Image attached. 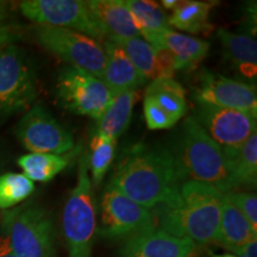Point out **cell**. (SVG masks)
I'll list each match as a JSON object with an SVG mask.
<instances>
[{"label":"cell","mask_w":257,"mask_h":257,"mask_svg":"<svg viewBox=\"0 0 257 257\" xmlns=\"http://www.w3.org/2000/svg\"><path fill=\"white\" fill-rule=\"evenodd\" d=\"M182 179L172 150L157 146L130 148L114 167L108 185L147 210L176 207Z\"/></svg>","instance_id":"6da1fadb"},{"label":"cell","mask_w":257,"mask_h":257,"mask_svg":"<svg viewBox=\"0 0 257 257\" xmlns=\"http://www.w3.org/2000/svg\"><path fill=\"white\" fill-rule=\"evenodd\" d=\"M181 202L176 207H156L152 211L156 229L179 238H188L204 246L216 243L219 230L223 193L202 182H182Z\"/></svg>","instance_id":"7a4b0ae2"},{"label":"cell","mask_w":257,"mask_h":257,"mask_svg":"<svg viewBox=\"0 0 257 257\" xmlns=\"http://www.w3.org/2000/svg\"><path fill=\"white\" fill-rule=\"evenodd\" d=\"M172 153L184 181L211 185L223 194L232 192L229 160L193 117L185 119Z\"/></svg>","instance_id":"3957f363"},{"label":"cell","mask_w":257,"mask_h":257,"mask_svg":"<svg viewBox=\"0 0 257 257\" xmlns=\"http://www.w3.org/2000/svg\"><path fill=\"white\" fill-rule=\"evenodd\" d=\"M62 230L68 257H91L98 224L96 204L88 173V155L80 159L78 182L64 202Z\"/></svg>","instance_id":"277c9868"},{"label":"cell","mask_w":257,"mask_h":257,"mask_svg":"<svg viewBox=\"0 0 257 257\" xmlns=\"http://www.w3.org/2000/svg\"><path fill=\"white\" fill-rule=\"evenodd\" d=\"M38 95L36 70L17 44L0 49V124L27 112Z\"/></svg>","instance_id":"5b68a950"},{"label":"cell","mask_w":257,"mask_h":257,"mask_svg":"<svg viewBox=\"0 0 257 257\" xmlns=\"http://www.w3.org/2000/svg\"><path fill=\"white\" fill-rule=\"evenodd\" d=\"M2 229L18 257H56L54 224L43 207L29 204L8 212Z\"/></svg>","instance_id":"8992f818"},{"label":"cell","mask_w":257,"mask_h":257,"mask_svg":"<svg viewBox=\"0 0 257 257\" xmlns=\"http://www.w3.org/2000/svg\"><path fill=\"white\" fill-rule=\"evenodd\" d=\"M35 34L40 46L54 56L101 80L105 68V50L100 42L64 28L38 25Z\"/></svg>","instance_id":"52a82bcc"},{"label":"cell","mask_w":257,"mask_h":257,"mask_svg":"<svg viewBox=\"0 0 257 257\" xmlns=\"http://www.w3.org/2000/svg\"><path fill=\"white\" fill-rule=\"evenodd\" d=\"M56 98L64 108L99 120L113 94L100 79L85 70L67 66L60 70L55 85Z\"/></svg>","instance_id":"ba28073f"},{"label":"cell","mask_w":257,"mask_h":257,"mask_svg":"<svg viewBox=\"0 0 257 257\" xmlns=\"http://www.w3.org/2000/svg\"><path fill=\"white\" fill-rule=\"evenodd\" d=\"M194 119L219 146L226 159L236 155L243 144L256 134V117L206 102H195Z\"/></svg>","instance_id":"9c48e42d"},{"label":"cell","mask_w":257,"mask_h":257,"mask_svg":"<svg viewBox=\"0 0 257 257\" xmlns=\"http://www.w3.org/2000/svg\"><path fill=\"white\" fill-rule=\"evenodd\" d=\"M155 227L152 211L125 197L112 186H106L100 201L98 227L100 236L108 239H127Z\"/></svg>","instance_id":"30bf717a"},{"label":"cell","mask_w":257,"mask_h":257,"mask_svg":"<svg viewBox=\"0 0 257 257\" xmlns=\"http://www.w3.org/2000/svg\"><path fill=\"white\" fill-rule=\"evenodd\" d=\"M22 15L43 27L64 28L81 32L104 42L106 38L89 12L86 2L80 0H25L19 4Z\"/></svg>","instance_id":"8fae6325"},{"label":"cell","mask_w":257,"mask_h":257,"mask_svg":"<svg viewBox=\"0 0 257 257\" xmlns=\"http://www.w3.org/2000/svg\"><path fill=\"white\" fill-rule=\"evenodd\" d=\"M15 135L30 154L64 155L74 149L73 134L41 105L25 112L16 125Z\"/></svg>","instance_id":"7c38bea8"},{"label":"cell","mask_w":257,"mask_h":257,"mask_svg":"<svg viewBox=\"0 0 257 257\" xmlns=\"http://www.w3.org/2000/svg\"><path fill=\"white\" fill-rule=\"evenodd\" d=\"M195 102H206L220 107L257 114L256 87L250 83L202 70L194 89Z\"/></svg>","instance_id":"4fadbf2b"},{"label":"cell","mask_w":257,"mask_h":257,"mask_svg":"<svg viewBox=\"0 0 257 257\" xmlns=\"http://www.w3.org/2000/svg\"><path fill=\"white\" fill-rule=\"evenodd\" d=\"M201 246L160 229H152L125 239L120 257H199Z\"/></svg>","instance_id":"5bb4252c"},{"label":"cell","mask_w":257,"mask_h":257,"mask_svg":"<svg viewBox=\"0 0 257 257\" xmlns=\"http://www.w3.org/2000/svg\"><path fill=\"white\" fill-rule=\"evenodd\" d=\"M86 5L106 40L121 41L141 36L125 0H89Z\"/></svg>","instance_id":"9a60e30c"},{"label":"cell","mask_w":257,"mask_h":257,"mask_svg":"<svg viewBox=\"0 0 257 257\" xmlns=\"http://www.w3.org/2000/svg\"><path fill=\"white\" fill-rule=\"evenodd\" d=\"M105 68L101 81L107 86L112 94L124 91H137L147 82V79L136 69L130 59L117 42L105 40Z\"/></svg>","instance_id":"2e32d148"},{"label":"cell","mask_w":257,"mask_h":257,"mask_svg":"<svg viewBox=\"0 0 257 257\" xmlns=\"http://www.w3.org/2000/svg\"><path fill=\"white\" fill-rule=\"evenodd\" d=\"M166 48L173 55L176 70H187L197 67L205 59L210 44L200 38L179 34L172 29L161 35L159 43L154 49Z\"/></svg>","instance_id":"e0dca14e"},{"label":"cell","mask_w":257,"mask_h":257,"mask_svg":"<svg viewBox=\"0 0 257 257\" xmlns=\"http://www.w3.org/2000/svg\"><path fill=\"white\" fill-rule=\"evenodd\" d=\"M253 238H257V231L252 229L242 212L231 204L223 194L219 230L216 243L234 253L244 244Z\"/></svg>","instance_id":"ac0fdd59"},{"label":"cell","mask_w":257,"mask_h":257,"mask_svg":"<svg viewBox=\"0 0 257 257\" xmlns=\"http://www.w3.org/2000/svg\"><path fill=\"white\" fill-rule=\"evenodd\" d=\"M125 4L130 10L141 37L155 48L161 35L170 29L165 10L150 0H125Z\"/></svg>","instance_id":"d6986e66"},{"label":"cell","mask_w":257,"mask_h":257,"mask_svg":"<svg viewBox=\"0 0 257 257\" xmlns=\"http://www.w3.org/2000/svg\"><path fill=\"white\" fill-rule=\"evenodd\" d=\"M138 96L137 91H124L114 94L104 114L96 120L95 134L117 141L130 123Z\"/></svg>","instance_id":"ffe728a7"},{"label":"cell","mask_w":257,"mask_h":257,"mask_svg":"<svg viewBox=\"0 0 257 257\" xmlns=\"http://www.w3.org/2000/svg\"><path fill=\"white\" fill-rule=\"evenodd\" d=\"M217 35L227 60L238 67L245 76H255L257 69L256 41L248 35L233 34L225 29H219Z\"/></svg>","instance_id":"44dd1931"},{"label":"cell","mask_w":257,"mask_h":257,"mask_svg":"<svg viewBox=\"0 0 257 257\" xmlns=\"http://www.w3.org/2000/svg\"><path fill=\"white\" fill-rule=\"evenodd\" d=\"M214 2H180L168 17L169 27L188 34H208L213 30L210 23V12Z\"/></svg>","instance_id":"7402d4cb"},{"label":"cell","mask_w":257,"mask_h":257,"mask_svg":"<svg viewBox=\"0 0 257 257\" xmlns=\"http://www.w3.org/2000/svg\"><path fill=\"white\" fill-rule=\"evenodd\" d=\"M146 96H150L175 123L187 112L185 89L173 78H157L148 86Z\"/></svg>","instance_id":"603a6c76"},{"label":"cell","mask_w":257,"mask_h":257,"mask_svg":"<svg viewBox=\"0 0 257 257\" xmlns=\"http://www.w3.org/2000/svg\"><path fill=\"white\" fill-rule=\"evenodd\" d=\"M229 160L232 192L252 189L257 185V134L243 144L239 152Z\"/></svg>","instance_id":"cb8c5ba5"},{"label":"cell","mask_w":257,"mask_h":257,"mask_svg":"<svg viewBox=\"0 0 257 257\" xmlns=\"http://www.w3.org/2000/svg\"><path fill=\"white\" fill-rule=\"evenodd\" d=\"M69 159V155L29 153L19 157L17 163L31 181L48 182L68 167Z\"/></svg>","instance_id":"d4e9b609"},{"label":"cell","mask_w":257,"mask_h":257,"mask_svg":"<svg viewBox=\"0 0 257 257\" xmlns=\"http://www.w3.org/2000/svg\"><path fill=\"white\" fill-rule=\"evenodd\" d=\"M114 42L119 44L136 69L144 78L152 81L159 78L155 49L144 38L140 36Z\"/></svg>","instance_id":"484cf974"},{"label":"cell","mask_w":257,"mask_h":257,"mask_svg":"<svg viewBox=\"0 0 257 257\" xmlns=\"http://www.w3.org/2000/svg\"><path fill=\"white\" fill-rule=\"evenodd\" d=\"M117 141L94 134L91 141V154L88 156V168L92 173V184L99 185L113 163Z\"/></svg>","instance_id":"4316f807"},{"label":"cell","mask_w":257,"mask_h":257,"mask_svg":"<svg viewBox=\"0 0 257 257\" xmlns=\"http://www.w3.org/2000/svg\"><path fill=\"white\" fill-rule=\"evenodd\" d=\"M35 191V182L18 173L0 175V210L15 207L30 197Z\"/></svg>","instance_id":"83f0119b"},{"label":"cell","mask_w":257,"mask_h":257,"mask_svg":"<svg viewBox=\"0 0 257 257\" xmlns=\"http://www.w3.org/2000/svg\"><path fill=\"white\" fill-rule=\"evenodd\" d=\"M225 197L248 219L252 229L257 231V197L255 193L234 191L225 193Z\"/></svg>","instance_id":"f1b7e54d"},{"label":"cell","mask_w":257,"mask_h":257,"mask_svg":"<svg viewBox=\"0 0 257 257\" xmlns=\"http://www.w3.org/2000/svg\"><path fill=\"white\" fill-rule=\"evenodd\" d=\"M143 112L147 125L150 130H165L176 124L150 96L144 98Z\"/></svg>","instance_id":"f546056e"},{"label":"cell","mask_w":257,"mask_h":257,"mask_svg":"<svg viewBox=\"0 0 257 257\" xmlns=\"http://www.w3.org/2000/svg\"><path fill=\"white\" fill-rule=\"evenodd\" d=\"M21 30L15 25H0V49L14 44L21 37Z\"/></svg>","instance_id":"4dcf8cb0"},{"label":"cell","mask_w":257,"mask_h":257,"mask_svg":"<svg viewBox=\"0 0 257 257\" xmlns=\"http://www.w3.org/2000/svg\"><path fill=\"white\" fill-rule=\"evenodd\" d=\"M234 253L238 257H257V238L249 240Z\"/></svg>","instance_id":"1f68e13d"},{"label":"cell","mask_w":257,"mask_h":257,"mask_svg":"<svg viewBox=\"0 0 257 257\" xmlns=\"http://www.w3.org/2000/svg\"><path fill=\"white\" fill-rule=\"evenodd\" d=\"M0 257H18L10 248L8 239L4 234H0Z\"/></svg>","instance_id":"d6a6232c"},{"label":"cell","mask_w":257,"mask_h":257,"mask_svg":"<svg viewBox=\"0 0 257 257\" xmlns=\"http://www.w3.org/2000/svg\"><path fill=\"white\" fill-rule=\"evenodd\" d=\"M161 4H162L161 5V8L168 9V10H172V11H174V10L178 8L180 2H178V0H163Z\"/></svg>","instance_id":"836d02e7"},{"label":"cell","mask_w":257,"mask_h":257,"mask_svg":"<svg viewBox=\"0 0 257 257\" xmlns=\"http://www.w3.org/2000/svg\"><path fill=\"white\" fill-rule=\"evenodd\" d=\"M8 17V4L5 2H0V25H3V21Z\"/></svg>","instance_id":"e575fe53"},{"label":"cell","mask_w":257,"mask_h":257,"mask_svg":"<svg viewBox=\"0 0 257 257\" xmlns=\"http://www.w3.org/2000/svg\"><path fill=\"white\" fill-rule=\"evenodd\" d=\"M211 257H236V256L229 255V253H224V255H212Z\"/></svg>","instance_id":"d590c367"}]
</instances>
